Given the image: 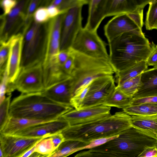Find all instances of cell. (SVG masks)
<instances>
[{"mask_svg":"<svg viewBox=\"0 0 157 157\" xmlns=\"http://www.w3.org/2000/svg\"><path fill=\"white\" fill-rule=\"evenodd\" d=\"M41 24L33 23L25 33L21 68H24L34 62L41 39Z\"/></svg>","mask_w":157,"mask_h":157,"instance_id":"obj_16","label":"cell"},{"mask_svg":"<svg viewBox=\"0 0 157 157\" xmlns=\"http://www.w3.org/2000/svg\"><path fill=\"white\" fill-rule=\"evenodd\" d=\"M36 145L35 146H34L32 148H31L30 150H29L28 151L25 153L21 157H29L31 154H32L33 153L35 152L36 148Z\"/></svg>","mask_w":157,"mask_h":157,"instance_id":"obj_47","label":"cell"},{"mask_svg":"<svg viewBox=\"0 0 157 157\" xmlns=\"http://www.w3.org/2000/svg\"><path fill=\"white\" fill-rule=\"evenodd\" d=\"M42 63V60L38 59L28 66L21 68L13 83L15 90L24 94L43 92L45 88Z\"/></svg>","mask_w":157,"mask_h":157,"instance_id":"obj_6","label":"cell"},{"mask_svg":"<svg viewBox=\"0 0 157 157\" xmlns=\"http://www.w3.org/2000/svg\"><path fill=\"white\" fill-rule=\"evenodd\" d=\"M136 157H157V145L146 148Z\"/></svg>","mask_w":157,"mask_h":157,"instance_id":"obj_43","label":"cell"},{"mask_svg":"<svg viewBox=\"0 0 157 157\" xmlns=\"http://www.w3.org/2000/svg\"><path fill=\"white\" fill-rule=\"evenodd\" d=\"M34 21L41 24L50 19L47 7L41 6L37 8L33 15Z\"/></svg>","mask_w":157,"mask_h":157,"instance_id":"obj_34","label":"cell"},{"mask_svg":"<svg viewBox=\"0 0 157 157\" xmlns=\"http://www.w3.org/2000/svg\"><path fill=\"white\" fill-rule=\"evenodd\" d=\"M90 84L78 90L72 97L70 104L74 109H78L80 108L88 91Z\"/></svg>","mask_w":157,"mask_h":157,"instance_id":"obj_32","label":"cell"},{"mask_svg":"<svg viewBox=\"0 0 157 157\" xmlns=\"http://www.w3.org/2000/svg\"><path fill=\"white\" fill-rule=\"evenodd\" d=\"M141 76V74L117 86L125 94L133 98L139 88Z\"/></svg>","mask_w":157,"mask_h":157,"instance_id":"obj_28","label":"cell"},{"mask_svg":"<svg viewBox=\"0 0 157 157\" xmlns=\"http://www.w3.org/2000/svg\"><path fill=\"white\" fill-rule=\"evenodd\" d=\"M71 49V54L63 67V73L68 76H71L74 67V51L72 48Z\"/></svg>","mask_w":157,"mask_h":157,"instance_id":"obj_37","label":"cell"},{"mask_svg":"<svg viewBox=\"0 0 157 157\" xmlns=\"http://www.w3.org/2000/svg\"><path fill=\"white\" fill-rule=\"evenodd\" d=\"M144 103L157 105V96L136 99L133 98L131 105H134Z\"/></svg>","mask_w":157,"mask_h":157,"instance_id":"obj_39","label":"cell"},{"mask_svg":"<svg viewBox=\"0 0 157 157\" xmlns=\"http://www.w3.org/2000/svg\"><path fill=\"white\" fill-rule=\"evenodd\" d=\"M29 1H18L16 6L7 15L1 16L0 41H7L12 36L17 34L25 25V14Z\"/></svg>","mask_w":157,"mask_h":157,"instance_id":"obj_10","label":"cell"},{"mask_svg":"<svg viewBox=\"0 0 157 157\" xmlns=\"http://www.w3.org/2000/svg\"><path fill=\"white\" fill-rule=\"evenodd\" d=\"M132 127L131 116L123 111L95 121L70 126L61 133L65 140L89 144L94 140L119 135Z\"/></svg>","mask_w":157,"mask_h":157,"instance_id":"obj_3","label":"cell"},{"mask_svg":"<svg viewBox=\"0 0 157 157\" xmlns=\"http://www.w3.org/2000/svg\"><path fill=\"white\" fill-rule=\"evenodd\" d=\"M106 45L97 32L82 27L71 48L75 52L90 57L109 60Z\"/></svg>","mask_w":157,"mask_h":157,"instance_id":"obj_7","label":"cell"},{"mask_svg":"<svg viewBox=\"0 0 157 157\" xmlns=\"http://www.w3.org/2000/svg\"><path fill=\"white\" fill-rule=\"evenodd\" d=\"M131 19L141 29L143 25V10L136 13L127 14Z\"/></svg>","mask_w":157,"mask_h":157,"instance_id":"obj_40","label":"cell"},{"mask_svg":"<svg viewBox=\"0 0 157 157\" xmlns=\"http://www.w3.org/2000/svg\"><path fill=\"white\" fill-rule=\"evenodd\" d=\"M132 127L157 140V115L131 116Z\"/></svg>","mask_w":157,"mask_h":157,"instance_id":"obj_21","label":"cell"},{"mask_svg":"<svg viewBox=\"0 0 157 157\" xmlns=\"http://www.w3.org/2000/svg\"><path fill=\"white\" fill-rule=\"evenodd\" d=\"M111 107L99 105L78 109H74L62 116L59 118L67 122L70 126L86 123L108 117Z\"/></svg>","mask_w":157,"mask_h":157,"instance_id":"obj_12","label":"cell"},{"mask_svg":"<svg viewBox=\"0 0 157 157\" xmlns=\"http://www.w3.org/2000/svg\"><path fill=\"white\" fill-rule=\"evenodd\" d=\"M18 1L16 0H2L0 5L3 11L2 15L8 14L17 5Z\"/></svg>","mask_w":157,"mask_h":157,"instance_id":"obj_38","label":"cell"},{"mask_svg":"<svg viewBox=\"0 0 157 157\" xmlns=\"http://www.w3.org/2000/svg\"><path fill=\"white\" fill-rule=\"evenodd\" d=\"M48 121L10 117L6 123L0 130V133L12 135L17 132L39 124Z\"/></svg>","mask_w":157,"mask_h":157,"instance_id":"obj_22","label":"cell"},{"mask_svg":"<svg viewBox=\"0 0 157 157\" xmlns=\"http://www.w3.org/2000/svg\"><path fill=\"white\" fill-rule=\"evenodd\" d=\"M133 99V98L125 94L116 86L110 97L103 105L123 109L130 106Z\"/></svg>","mask_w":157,"mask_h":157,"instance_id":"obj_25","label":"cell"},{"mask_svg":"<svg viewBox=\"0 0 157 157\" xmlns=\"http://www.w3.org/2000/svg\"><path fill=\"white\" fill-rule=\"evenodd\" d=\"M115 73L109 60L92 58L74 51V67L70 76L73 96L93 80Z\"/></svg>","mask_w":157,"mask_h":157,"instance_id":"obj_5","label":"cell"},{"mask_svg":"<svg viewBox=\"0 0 157 157\" xmlns=\"http://www.w3.org/2000/svg\"><path fill=\"white\" fill-rule=\"evenodd\" d=\"M82 6L69 9L64 14L61 33L60 51L71 46L82 27Z\"/></svg>","mask_w":157,"mask_h":157,"instance_id":"obj_9","label":"cell"},{"mask_svg":"<svg viewBox=\"0 0 157 157\" xmlns=\"http://www.w3.org/2000/svg\"><path fill=\"white\" fill-rule=\"evenodd\" d=\"M51 154L44 155L36 152H34L28 157H48Z\"/></svg>","mask_w":157,"mask_h":157,"instance_id":"obj_46","label":"cell"},{"mask_svg":"<svg viewBox=\"0 0 157 157\" xmlns=\"http://www.w3.org/2000/svg\"><path fill=\"white\" fill-rule=\"evenodd\" d=\"M70 126L69 123L60 118L32 126L12 135L44 139L59 133Z\"/></svg>","mask_w":157,"mask_h":157,"instance_id":"obj_14","label":"cell"},{"mask_svg":"<svg viewBox=\"0 0 157 157\" xmlns=\"http://www.w3.org/2000/svg\"><path fill=\"white\" fill-rule=\"evenodd\" d=\"M157 96V67L147 69L141 74L140 86L134 99Z\"/></svg>","mask_w":157,"mask_h":157,"instance_id":"obj_20","label":"cell"},{"mask_svg":"<svg viewBox=\"0 0 157 157\" xmlns=\"http://www.w3.org/2000/svg\"><path fill=\"white\" fill-rule=\"evenodd\" d=\"M11 96V94L9 95L0 104V130L4 127L10 117L9 110Z\"/></svg>","mask_w":157,"mask_h":157,"instance_id":"obj_30","label":"cell"},{"mask_svg":"<svg viewBox=\"0 0 157 157\" xmlns=\"http://www.w3.org/2000/svg\"><path fill=\"white\" fill-rule=\"evenodd\" d=\"M150 0H107L106 17L136 13L143 10Z\"/></svg>","mask_w":157,"mask_h":157,"instance_id":"obj_17","label":"cell"},{"mask_svg":"<svg viewBox=\"0 0 157 157\" xmlns=\"http://www.w3.org/2000/svg\"><path fill=\"white\" fill-rule=\"evenodd\" d=\"M74 157H118L112 154L89 150L77 154Z\"/></svg>","mask_w":157,"mask_h":157,"instance_id":"obj_36","label":"cell"},{"mask_svg":"<svg viewBox=\"0 0 157 157\" xmlns=\"http://www.w3.org/2000/svg\"><path fill=\"white\" fill-rule=\"evenodd\" d=\"M88 2L89 0H55L51 1L50 4L57 7L65 13L72 8L88 4Z\"/></svg>","mask_w":157,"mask_h":157,"instance_id":"obj_29","label":"cell"},{"mask_svg":"<svg viewBox=\"0 0 157 157\" xmlns=\"http://www.w3.org/2000/svg\"><path fill=\"white\" fill-rule=\"evenodd\" d=\"M119 135L111 137L101 138L93 140L91 141L88 145L83 147L82 150L86 149H90L99 146L116 138Z\"/></svg>","mask_w":157,"mask_h":157,"instance_id":"obj_42","label":"cell"},{"mask_svg":"<svg viewBox=\"0 0 157 157\" xmlns=\"http://www.w3.org/2000/svg\"><path fill=\"white\" fill-rule=\"evenodd\" d=\"M56 149L51 138L48 137L43 139L36 144L35 152L44 155H48L51 154Z\"/></svg>","mask_w":157,"mask_h":157,"instance_id":"obj_31","label":"cell"},{"mask_svg":"<svg viewBox=\"0 0 157 157\" xmlns=\"http://www.w3.org/2000/svg\"><path fill=\"white\" fill-rule=\"evenodd\" d=\"M49 137L51 138L54 146L56 149L59 145L65 140V138L61 133L53 135Z\"/></svg>","mask_w":157,"mask_h":157,"instance_id":"obj_45","label":"cell"},{"mask_svg":"<svg viewBox=\"0 0 157 157\" xmlns=\"http://www.w3.org/2000/svg\"><path fill=\"white\" fill-rule=\"evenodd\" d=\"M9 83L7 74L5 69L3 73L0 75V104L3 102L6 97L5 95Z\"/></svg>","mask_w":157,"mask_h":157,"instance_id":"obj_35","label":"cell"},{"mask_svg":"<svg viewBox=\"0 0 157 157\" xmlns=\"http://www.w3.org/2000/svg\"><path fill=\"white\" fill-rule=\"evenodd\" d=\"M130 116H147L157 115V105L144 103L130 105L123 109Z\"/></svg>","mask_w":157,"mask_h":157,"instance_id":"obj_26","label":"cell"},{"mask_svg":"<svg viewBox=\"0 0 157 157\" xmlns=\"http://www.w3.org/2000/svg\"><path fill=\"white\" fill-rule=\"evenodd\" d=\"M148 67L146 61H142L126 70L115 73V79L117 85L141 75L148 69Z\"/></svg>","mask_w":157,"mask_h":157,"instance_id":"obj_24","label":"cell"},{"mask_svg":"<svg viewBox=\"0 0 157 157\" xmlns=\"http://www.w3.org/2000/svg\"><path fill=\"white\" fill-rule=\"evenodd\" d=\"M108 44L109 60L115 73L146 61L152 50L151 44L144 34L133 32L124 33Z\"/></svg>","mask_w":157,"mask_h":157,"instance_id":"obj_1","label":"cell"},{"mask_svg":"<svg viewBox=\"0 0 157 157\" xmlns=\"http://www.w3.org/2000/svg\"><path fill=\"white\" fill-rule=\"evenodd\" d=\"M89 144L76 140H65L48 157H67Z\"/></svg>","mask_w":157,"mask_h":157,"instance_id":"obj_23","label":"cell"},{"mask_svg":"<svg viewBox=\"0 0 157 157\" xmlns=\"http://www.w3.org/2000/svg\"><path fill=\"white\" fill-rule=\"evenodd\" d=\"M106 3L107 0H89L88 16L85 28L97 32L101 23L106 17Z\"/></svg>","mask_w":157,"mask_h":157,"instance_id":"obj_19","label":"cell"},{"mask_svg":"<svg viewBox=\"0 0 157 157\" xmlns=\"http://www.w3.org/2000/svg\"><path fill=\"white\" fill-rule=\"evenodd\" d=\"M104 32L108 43L126 33L133 32L144 34L142 29L127 14L114 16L105 25Z\"/></svg>","mask_w":157,"mask_h":157,"instance_id":"obj_15","label":"cell"},{"mask_svg":"<svg viewBox=\"0 0 157 157\" xmlns=\"http://www.w3.org/2000/svg\"><path fill=\"white\" fill-rule=\"evenodd\" d=\"M0 75L5 70L8 57L10 44L8 40L6 41H0Z\"/></svg>","mask_w":157,"mask_h":157,"instance_id":"obj_33","label":"cell"},{"mask_svg":"<svg viewBox=\"0 0 157 157\" xmlns=\"http://www.w3.org/2000/svg\"><path fill=\"white\" fill-rule=\"evenodd\" d=\"M151 44L152 50L146 61L148 66L157 67V44L155 45L153 42Z\"/></svg>","mask_w":157,"mask_h":157,"instance_id":"obj_41","label":"cell"},{"mask_svg":"<svg viewBox=\"0 0 157 157\" xmlns=\"http://www.w3.org/2000/svg\"><path fill=\"white\" fill-rule=\"evenodd\" d=\"M47 8L50 18H53L64 13L57 7L52 5L50 4Z\"/></svg>","mask_w":157,"mask_h":157,"instance_id":"obj_44","label":"cell"},{"mask_svg":"<svg viewBox=\"0 0 157 157\" xmlns=\"http://www.w3.org/2000/svg\"><path fill=\"white\" fill-rule=\"evenodd\" d=\"M74 109L71 105L52 101L42 92L21 94L11 102L9 116L49 121L59 118Z\"/></svg>","mask_w":157,"mask_h":157,"instance_id":"obj_2","label":"cell"},{"mask_svg":"<svg viewBox=\"0 0 157 157\" xmlns=\"http://www.w3.org/2000/svg\"><path fill=\"white\" fill-rule=\"evenodd\" d=\"M156 145L157 139L132 127L116 138L90 150L118 157H136L146 148Z\"/></svg>","mask_w":157,"mask_h":157,"instance_id":"obj_4","label":"cell"},{"mask_svg":"<svg viewBox=\"0 0 157 157\" xmlns=\"http://www.w3.org/2000/svg\"><path fill=\"white\" fill-rule=\"evenodd\" d=\"M115 83L113 75L101 77L92 81L79 109L103 105L114 90Z\"/></svg>","mask_w":157,"mask_h":157,"instance_id":"obj_8","label":"cell"},{"mask_svg":"<svg viewBox=\"0 0 157 157\" xmlns=\"http://www.w3.org/2000/svg\"><path fill=\"white\" fill-rule=\"evenodd\" d=\"M42 93L55 102L71 105L70 101L73 95L71 76L45 89Z\"/></svg>","mask_w":157,"mask_h":157,"instance_id":"obj_18","label":"cell"},{"mask_svg":"<svg viewBox=\"0 0 157 157\" xmlns=\"http://www.w3.org/2000/svg\"><path fill=\"white\" fill-rule=\"evenodd\" d=\"M145 22L147 30L157 29V0H150Z\"/></svg>","mask_w":157,"mask_h":157,"instance_id":"obj_27","label":"cell"},{"mask_svg":"<svg viewBox=\"0 0 157 157\" xmlns=\"http://www.w3.org/2000/svg\"><path fill=\"white\" fill-rule=\"evenodd\" d=\"M43 139L0 133V149L3 157H21Z\"/></svg>","mask_w":157,"mask_h":157,"instance_id":"obj_11","label":"cell"},{"mask_svg":"<svg viewBox=\"0 0 157 157\" xmlns=\"http://www.w3.org/2000/svg\"><path fill=\"white\" fill-rule=\"evenodd\" d=\"M24 35L18 33L11 36L8 40L10 49L5 70L9 83H13L21 70Z\"/></svg>","mask_w":157,"mask_h":157,"instance_id":"obj_13","label":"cell"}]
</instances>
